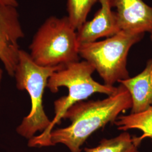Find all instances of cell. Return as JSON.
Segmentation results:
<instances>
[{
  "label": "cell",
  "instance_id": "1",
  "mask_svg": "<svg viewBox=\"0 0 152 152\" xmlns=\"http://www.w3.org/2000/svg\"><path fill=\"white\" fill-rule=\"evenodd\" d=\"M131 107L130 94L121 84L117 91L107 98L75 104L63 118L70 120L71 125L51 131V145L63 144L71 152H81V148L89 136L109 122H114L120 113Z\"/></svg>",
  "mask_w": 152,
  "mask_h": 152
},
{
  "label": "cell",
  "instance_id": "2",
  "mask_svg": "<svg viewBox=\"0 0 152 152\" xmlns=\"http://www.w3.org/2000/svg\"><path fill=\"white\" fill-rule=\"evenodd\" d=\"M95 71L92 65L83 60L64 66L49 78L47 87L51 92L56 93L60 87H66L68 88V94L55 101L53 120L46 130L29 140V147L52 146L50 140L51 131L55 125L59 124L66 111L74 104L86 99L94 93L110 96L117 91V87L102 85L94 80L92 75Z\"/></svg>",
  "mask_w": 152,
  "mask_h": 152
},
{
  "label": "cell",
  "instance_id": "3",
  "mask_svg": "<svg viewBox=\"0 0 152 152\" xmlns=\"http://www.w3.org/2000/svg\"><path fill=\"white\" fill-rule=\"evenodd\" d=\"M65 65L42 66L36 64L24 50L19 51L18 61L14 73L16 88L26 90L31 98V111L16 128L17 133L31 139L37 132H43L51 124L43 106V95L49 78Z\"/></svg>",
  "mask_w": 152,
  "mask_h": 152
},
{
  "label": "cell",
  "instance_id": "4",
  "mask_svg": "<svg viewBox=\"0 0 152 152\" xmlns=\"http://www.w3.org/2000/svg\"><path fill=\"white\" fill-rule=\"evenodd\" d=\"M33 60L42 66L66 65L79 61L77 31L68 16H51L39 28L29 46Z\"/></svg>",
  "mask_w": 152,
  "mask_h": 152
},
{
  "label": "cell",
  "instance_id": "5",
  "mask_svg": "<svg viewBox=\"0 0 152 152\" xmlns=\"http://www.w3.org/2000/svg\"><path fill=\"white\" fill-rule=\"evenodd\" d=\"M144 36V33L121 31L103 41L80 46L79 55L97 71L105 85L113 86L115 82L129 78L127 68L129 52Z\"/></svg>",
  "mask_w": 152,
  "mask_h": 152
},
{
  "label": "cell",
  "instance_id": "6",
  "mask_svg": "<svg viewBox=\"0 0 152 152\" xmlns=\"http://www.w3.org/2000/svg\"><path fill=\"white\" fill-rule=\"evenodd\" d=\"M24 37L17 7L0 4V61L10 76H14L18 61V42Z\"/></svg>",
  "mask_w": 152,
  "mask_h": 152
},
{
  "label": "cell",
  "instance_id": "7",
  "mask_svg": "<svg viewBox=\"0 0 152 152\" xmlns=\"http://www.w3.org/2000/svg\"><path fill=\"white\" fill-rule=\"evenodd\" d=\"M101 7L92 20L86 21L77 31L79 46L95 42L98 39L109 37L121 31L113 0H99Z\"/></svg>",
  "mask_w": 152,
  "mask_h": 152
},
{
  "label": "cell",
  "instance_id": "8",
  "mask_svg": "<svg viewBox=\"0 0 152 152\" xmlns=\"http://www.w3.org/2000/svg\"><path fill=\"white\" fill-rule=\"evenodd\" d=\"M121 31L135 33L152 32V7L142 0H113Z\"/></svg>",
  "mask_w": 152,
  "mask_h": 152
},
{
  "label": "cell",
  "instance_id": "9",
  "mask_svg": "<svg viewBox=\"0 0 152 152\" xmlns=\"http://www.w3.org/2000/svg\"><path fill=\"white\" fill-rule=\"evenodd\" d=\"M118 82L130 94L132 114L141 113L149 108L152 105V59L147 61L145 69L140 74Z\"/></svg>",
  "mask_w": 152,
  "mask_h": 152
},
{
  "label": "cell",
  "instance_id": "10",
  "mask_svg": "<svg viewBox=\"0 0 152 152\" xmlns=\"http://www.w3.org/2000/svg\"><path fill=\"white\" fill-rule=\"evenodd\" d=\"M114 123L120 130L126 131L133 129L141 130L143 134L138 137L141 142L146 137L152 140V105L141 113L119 116Z\"/></svg>",
  "mask_w": 152,
  "mask_h": 152
},
{
  "label": "cell",
  "instance_id": "11",
  "mask_svg": "<svg viewBox=\"0 0 152 152\" xmlns=\"http://www.w3.org/2000/svg\"><path fill=\"white\" fill-rule=\"evenodd\" d=\"M141 141L138 137L131 136L124 131L120 135L110 139H103L98 146L94 148H85V152H139L138 147Z\"/></svg>",
  "mask_w": 152,
  "mask_h": 152
},
{
  "label": "cell",
  "instance_id": "12",
  "mask_svg": "<svg viewBox=\"0 0 152 152\" xmlns=\"http://www.w3.org/2000/svg\"><path fill=\"white\" fill-rule=\"evenodd\" d=\"M99 0H67L68 18L77 31L86 21L92 6Z\"/></svg>",
  "mask_w": 152,
  "mask_h": 152
},
{
  "label": "cell",
  "instance_id": "13",
  "mask_svg": "<svg viewBox=\"0 0 152 152\" xmlns=\"http://www.w3.org/2000/svg\"><path fill=\"white\" fill-rule=\"evenodd\" d=\"M0 4L4 5L18 7V2L17 0H0Z\"/></svg>",
  "mask_w": 152,
  "mask_h": 152
},
{
  "label": "cell",
  "instance_id": "14",
  "mask_svg": "<svg viewBox=\"0 0 152 152\" xmlns=\"http://www.w3.org/2000/svg\"><path fill=\"white\" fill-rule=\"evenodd\" d=\"M2 75H3V71L0 67V88H1V81L2 78Z\"/></svg>",
  "mask_w": 152,
  "mask_h": 152
},
{
  "label": "cell",
  "instance_id": "15",
  "mask_svg": "<svg viewBox=\"0 0 152 152\" xmlns=\"http://www.w3.org/2000/svg\"><path fill=\"white\" fill-rule=\"evenodd\" d=\"M151 41H152V32L151 33Z\"/></svg>",
  "mask_w": 152,
  "mask_h": 152
}]
</instances>
